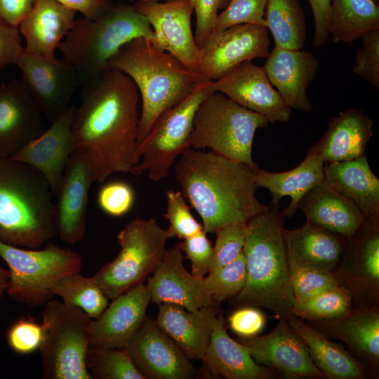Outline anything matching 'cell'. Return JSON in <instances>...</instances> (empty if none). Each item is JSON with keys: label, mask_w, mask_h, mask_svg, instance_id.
Returning <instances> with one entry per match:
<instances>
[{"label": "cell", "mask_w": 379, "mask_h": 379, "mask_svg": "<svg viewBox=\"0 0 379 379\" xmlns=\"http://www.w3.org/2000/svg\"><path fill=\"white\" fill-rule=\"evenodd\" d=\"M81 98L72 121V156L85 165L93 183L113 173H131L137 165L140 119L134 82L109 69L82 86Z\"/></svg>", "instance_id": "cell-1"}, {"label": "cell", "mask_w": 379, "mask_h": 379, "mask_svg": "<svg viewBox=\"0 0 379 379\" xmlns=\"http://www.w3.org/2000/svg\"><path fill=\"white\" fill-rule=\"evenodd\" d=\"M253 170L213 151L188 148L180 155L175 167L177 180L206 232L248 222L271 208L255 197Z\"/></svg>", "instance_id": "cell-2"}, {"label": "cell", "mask_w": 379, "mask_h": 379, "mask_svg": "<svg viewBox=\"0 0 379 379\" xmlns=\"http://www.w3.org/2000/svg\"><path fill=\"white\" fill-rule=\"evenodd\" d=\"M108 69L129 77L140 95L138 147L159 116L184 100L205 79L143 37L135 38L121 47L109 60Z\"/></svg>", "instance_id": "cell-3"}, {"label": "cell", "mask_w": 379, "mask_h": 379, "mask_svg": "<svg viewBox=\"0 0 379 379\" xmlns=\"http://www.w3.org/2000/svg\"><path fill=\"white\" fill-rule=\"evenodd\" d=\"M285 218L271 206L248 221L242 251L246 281L236 299L240 306L265 307L279 318L293 314L295 302L283 235Z\"/></svg>", "instance_id": "cell-4"}, {"label": "cell", "mask_w": 379, "mask_h": 379, "mask_svg": "<svg viewBox=\"0 0 379 379\" xmlns=\"http://www.w3.org/2000/svg\"><path fill=\"white\" fill-rule=\"evenodd\" d=\"M53 193L36 169L0 156V242L36 249L58 234Z\"/></svg>", "instance_id": "cell-5"}, {"label": "cell", "mask_w": 379, "mask_h": 379, "mask_svg": "<svg viewBox=\"0 0 379 379\" xmlns=\"http://www.w3.org/2000/svg\"><path fill=\"white\" fill-rule=\"evenodd\" d=\"M138 37L154 42L149 20L133 4L118 2L95 19H75L58 48L74 67L84 86L109 70V60L124 44Z\"/></svg>", "instance_id": "cell-6"}, {"label": "cell", "mask_w": 379, "mask_h": 379, "mask_svg": "<svg viewBox=\"0 0 379 379\" xmlns=\"http://www.w3.org/2000/svg\"><path fill=\"white\" fill-rule=\"evenodd\" d=\"M269 124L265 116L215 91L197 108L190 146L195 149L209 148L220 156L255 169L258 168L252 157L255 133Z\"/></svg>", "instance_id": "cell-7"}, {"label": "cell", "mask_w": 379, "mask_h": 379, "mask_svg": "<svg viewBox=\"0 0 379 379\" xmlns=\"http://www.w3.org/2000/svg\"><path fill=\"white\" fill-rule=\"evenodd\" d=\"M0 257L9 270L6 293L29 308L46 304L54 296L51 291L54 284L81 272L83 266L79 253L51 243L39 250L0 242Z\"/></svg>", "instance_id": "cell-8"}, {"label": "cell", "mask_w": 379, "mask_h": 379, "mask_svg": "<svg viewBox=\"0 0 379 379\" xmlns=\"http://www.w3.org/2000/svg\"><path fill=\"white\" fill-rule=\"evenodd\" d=\"M171 237L168 229L161 227L154 218L131 220L117 234L119 254L93 279L108 299H114L153 272Z\"/></svg>", "instance_id": "cell-9"}, {"label": "cell", "mask_w": 379, "mask_h": 379, "mask_svg": "<svg viewBox=\"0 0 379 379\" xmlns=\"http://www.w3.org/2000/svg\"><path fill=\"white\" fill-rule=\"evenodd\" d=\"M46 338L39 351L44 379H93L86 356L91 317L82 309L51 298L42 312Z\"/></svg>", "instance_id": "cell-10"}, {"label": "cell", "mask_w": 379, "mask_h": 379, "mask_svg": "<svg viewBox=\"0 0 379 379\" xmlns=\"http://www.w3.org/2000/svg\"><path fill=\"white\" fill-rule=\"evenodd\" d=\"M211 84L212 81L204 79L187 98L159 116L137 148V165L132 174L147 171L153 181L168 175L177 158L191 148L194 115L201 102L213 93Z\"/></svg>", "instance_id": "cell-11"}, {"label": "cell", "mask_w": 379, "mask_h": 379, "mask_svg": "<svg viewBox=\"0 0 379 379\" xmlns=\"http://www.w3.org/2000/svg\"><path fill=\"white\" fill-rule=\"evenodd\" d=\"M339 285L350 293L353 308L378 305L379 215L366 218L346 243L338 270Z\"/></svg>", "instance_id": "cell-12"}, {"label": "cell", "mask_w": 379, "mask_h": 379, "mask_svg": "<svg viewBox=\"0 0 379 379\" xmlns=\"http://www.w3.org/2000/svg\"><path fill=\"white\" fill-rule=\"evenodd\" d=\"M15 65L22 81L50 124L69 107L80 81L74 67L63 58L44 57L22 51Z\"/></svg>", "instance_id": "cell-13"}, {"label": "cell", "mask_w": 379, "mask_h": 379, "mask_svg": "<svg viewBox=\"0 0 379 379\" xmlns=\"http://www.w3.org/2000/svg\"><path fill=\"white\" fill-rule=\"evenodd\" d=\"M270 44L267 28L259 25L240 24L211 33L200 49L197 72L216 80L243 62L267 58Z\"/></svg>", "instance_id": "cell-14"}, {"label": "cell", "mask_w": 379, "mask_h": 379, "mask_svg": "<svg viewBox=\"0 0 379 379\" xmlns=\"http://www.w3.org/2000/svg\"><path fill=\"white\" fill-rule=\"evenodd\" d=\"M124 350L146 379H189L194 374L190 359L150 316Z\"/></svg>", "instance_id": "cell-15"}, {"label": "cell", "mask_w": 379, "mask_h": 379, "mask_svg": "<svg viewBox=\"0 0 379 379\" xmlns=\"http://www.w3.org/2000/svg\"><path fill=\"white\" fill-rule=\"evenodd\" d=\"M239 342L247 348L258 364L276 368L286 378H325L287 318H279L276 327L266 335L241 338Z\"/></svg>", "instance_id": "cell-16"}, {"label": "cell", "mask_w": 379, "mask_h": 379, "mask_svg": "<svg viewBox=\"0 0 379 379\" xmlns=\"http://www.w3.org/2000/svg\"><path fill=\"white\" fill-rule=\"evenodd\" d=\"M133 5L147 18L153 29L154 41L152 44L171 53L187 67L197 72L200 49L196 45L191 27L194 11L192 0L152 1Z\"/></svg>", "instance_id": "cell-17"}, {"label": "cell", "mask_w": 379, "mask_h": 379, "mask_svg": "<svg viewBox=\"0 0 379 379\" xmlns=\"http://www.w3.org/2000/svg\"><path fill=\"white\" fill-rule=\"evenodd\" d=\"M211 88L240 105L265 116L270 124L289 121L288 107L270 82L263 67L251 60L243 62L222 77L212 81Z\"/></svg>", "instance_id": "cell-18"}, {"label": "cell", "mask_w": 379, "mask_h": 379, "mask_svg": "<svg viewBox=\"0 0 379 379\" xmlns=\"http://www.w3.org/2000/svg\"><path fill=\"white\" fill-rule=\"evenodd\" d=\"M22 80L0 84V156L12 158L47 128Z\"/></svg>", "instance_id": "cell-19"}, {"label": "cell", "mask_w": 379, "mask_h": 379, "mask_svg": "<svg viewBox=\"0 0 379 379\" xmlns=\"http://www.w3.org/2000/svg\"><path fill=\"white\" fill-rule=\"evenodd\" d=\"M184 258L178 244L166 249L152 276L147 279L151 302L172 303L189 311L213 305L204 277L188 272L183 265Z\"/></svg>", "instance_id": "cell-20"}, {"label": "cell", "mask_w": 379, "mask_h": 379, "mask_svg": "<svg viewBox=\"0 0 379 379\" xmlns=\"http://www.w3.org/2000/svg\"><path fill=\"white\" fill-rule=\"evenodd\" d=\"M75 107L69 105L43 133L12 157L39 171L49 184L53 197L58 195L65 167L73 152L71 126Z\"/></svg>", "instance_id": "cell-21"}, {"label": "cell", "mask_w": 379, "mask_h": 379, "mask_svg": "<svg viewBox=\"0 0 379 379\" xmlns=\"http://www.w3.org/2000/svg\"><path fill=\"white\" fill-rule=\"evenodd\" d=\"M112 300L91 320L89 344L124 349L146 317L150 295L147 285L140 282Z\"/></svg>", "instance_id": "cell-22"}, {"label": "cell", "mask_w": 379, "mask_h": 379, "mask_svg": "<svg viewBox=\"0 0 379 379\" xmlns=\"http://www.w3.org/2000/svg\"><path fill=\"white\" fill-rule=\"evenodd\" d=\"M319 66V60L311 52L274 47L262 67L288 107L310 112L312 105L307 90Z\"/></svg>", "instance_id": "cell-23"}, {"label": "cell", "mask_w": 379, "mask_h": 379, "mask_svg": "<svg viewBox=\"0 0 379 379\" xmlns=\"http://www.w3.org/2000/svg\"><path fill=\"white\" fill-rule=\"evenodd\" d=\"M283 235L289 270L305 267L335 272L347 239L308 221L295 230L284 228Z\"/></svg>", "instance_id": "cell-24"}, {"label": "cell", "mask_w": 379, "mask_h": 379, "mask_svg": "<svg viewBox=\"0 0 379 379\" xmlns=\"http://www.w3.org/2000/svg\"><path fill=\"white\" fill-rule=\"evenodd\" d=\"M155 320L159 327L192 360H203L208 345L217 310L213 305L195 311L161 303Z\"/></svg>", "instance_id": "cell-25"}, {"label": "cell", "mask_w": 379, "mask_h": 379, "mask_svg": "<svg viewBox=\"0 0 379 379\" xmlns=\"http://www.w3.org/2000/svg\"><path fill=\"white\" fill-rule=\"evenodd\" d=\"M77 11L58 0H35L18 26L26 40V52L54 57L60 42L73 26Z\"/></svg>", "instance_id": "cell-26"}, {"label": "cell", "mask_w": 379, "mask_h": 379, "mask_svg": "<svg viewBox=\"0 0 379 379\" xmlns=\"http://www.w3.org/2000/svg\"><path fill=\"white\" fill-rule=\"evenodd\" d=\"M253 179L258 187H264L271 193V206L274 208H279L282 197H291L289 205L281 211L285 218H291L300 200L324 180V162L312 145L304 160L293 169L274 173L258 167L253 170Z\"/></svg>", "instance_id": "cell-27"}, {"label": "cell", "mask_w": 379, "mask_h": 379, "mask_svg": "<svg viewBox=\"0 0 379 379\" xmlns=\"http://www.w3.org/2000/svg\"><path fill=\"white\" fill-rule=\"evenodd\" d=\"M327 338L339 339L370 367L379 364V312L378 305L353 308L346 316L310 321Z\"/></svg>", "instance_id": "cell-28"}, {"label": "cell", "mask_w": 379, "mask_h": 379, "mask_svg": "<svg viewBox=\"0 0 379 379\" xmlns=\"http://www.w3.org/2000/svg\"><path fill=\"white\" fill-rule=\"evenodd\" d=\"M92 184L85 165L71 155L55 204L58 233L67 244H74L85 235L88 190Z\"/></svg>", "instance_id": "cell-29"}, {"label": "cell", "mask_w": 379, "mask_h": 379, "mask_svg": "<svg viewBox=\"0 0 379 379\" xmlns=\"http://www.w3.org/2000/svg\"><path fill=\"white\" fill-rule=\"evenodd\" d=\"M298 208L304 213L306 221L347 239L356 234L366 218L353 202L325 180L300 200Z\"/></svg>", "instance_id": "cell-30"}, {"label": "cell", "mask_w": 379, "mask_h": 379, "mask_svg": "<svg viewBox=\"0 0 379 379\" xmlns=\"http://www.w3.org/2000/svg\"><path fill=\"white\" fill-rule=\"evenodd\" d=\"M373 121L361 110L348 109L332 118L313 146L324 163L353 159L365 154L373 136Z\"/></svg>", "instance_id": "cell-31"}, {"label": "cell", "mask_w": 379, "mask_h": 379, "mask_svg": "<svg viewBox=\"0 0 379 379\" xmlns=\"http://www.w3.org/2000/svg\"><path fill=\"white\" fill-rule=\"evenodd\" d=\"M324 180L353 202L366 218L379 215V179L372 171L366 154L324 163Z\"/></svg>", "instance_id": "cell-32"}, {"label": "cell", "mask_w": 379, "mask_h": 379, "mask_svg": "<svg viewBox=\"0 0 379 379\" xmlns=\"http://www.w3.org/2000/svg\"><path fill=\"white\" fill-rule=\"evenodd\" d=\"M212 374L228 379H267L273 368L258 364L247 348L227 333L224 321L216 317L203 360Z\"/></svg>", "instance_id": "cell-33"}, {"label": "cell", "mask_w": 379, "mask_h": 379, "mask_svg": "<svg viewBox=\"0 0 379 379\" xmlns=\"http://www.w3.org/2000/svg\"><path fill=\"white\" fill-rule=\"evenodd\" d=\"M291 328L301 338L314 365L328 379H361L366 376L364 365L342 344L331 341L319 330L294 314L287 318Z\"/></svg>", "instance_id": "cell-34"}, {"label": "cell", "mask_w": 379, "mask_h": 379, "mask_svg": "<svg viewBox=\"0 0 379 379\" xmlns=\"http://www.w3.org/2000/svg\"><path fill=\"white\" fill-rule=\"evenodd\" d=\"M379 29V6L372 0H330L328 33L334 43L351 44Z\"/></svg>", "instance_id": "cell-35"}, {"label": "cell", "mask_w": 379, "mask_h": 379, "mask_svg": "<svg viewBox=\"0 0 379 379\" xmlns=\"http://www.w3.org/2000/svg\"><path fill=\"white\" fill-rule=\"evenodd\" d=\"M266 27L274 47L302 50L306 40L305 17L299 0H268L265 12Z\"/></svg>", "instance_id": "cell-36"}, {"label": "cell", "mask_w": 379, "mask_h": 379, "mask_svg": "<svg viewBox=\"0 0 379 379\" xmlns=\"http://www.w3.org/2000/svg\"><path fill=\"white\" fill-rule=\"evenodd\" d=\"M51 291L65 304L82 309L92 319H97L108 305V298L92 277H86L81 272L61 279Z\"/></svg>", "instance_id": "cell-37"}, {"label": "cell", "mask_w": 379, "mask_h": 379, "mask_svg": "<svg viewBox=\"0 0 379 379\" xmlns=\"http://www.w3.org/2000/svg\"><path fill=\"white\" fill-rule=\"evenodd\" d=\"M86 362L95 379H146L124 349L89 344Z\"/></svg>", "instance_id": "cell-38"}, {"label": "cell", "mask_w": 379, "mask_h": 379, "mask_svg": "<svg viewBox=\"0 0 379 379\" xmlns=\"http://www.w3.org/2000/svg\"><path fill=\"white\" fill-rule=\"evenodd\" d=\"M348 291L340 285L326 288L302 301L295 302L292 312L310 321L339 318L352 310Z\"/></svg>", "instance_id": "cell-39"}, {"label": "cell", "mask_w": 379, "mask_h": 379, "mask_svg": "<svg viewBox=\"0 0 379 379\" xmlns=\"http://www.w3.org/2000/svg\"><path fill=\"white\" fill-rule=\"evenodd\" d=\"M207 274L204 277V282L214 302L238 294L246 281V265L243 252L234 261Z\"/></svg>", "instance_id": "cell-40"}, {"label": "cell", "mask_w": 379, "mask_h": 379, "mask_svg": "<svg viewBox=\"0 0 379 379\" xmlns=\"http://www.w3.org/2000/svg\"><path fill=\"white\" fill-rule=\"evenodd\" d=\"M248 231V222H241L227 225L215 233L216 239L208 272L230 263L242 253Z\"/></svg>", "instance_id": "cell-41"}, {"label": "cell", "mask_w": 379, "mask_h": 379, "mask_svg": "<svg viewBox=\"0 0 379 379\" xmlns=\"http://www.w3.org/2000/svg\"><path fill=\"white\" fill-rule=\"evenodd\" d=\"M268 0H230L227 6L218 13L212 33L223 31L240 24L266 27L265 12Z\"/></svg>", "instance_id": "cell-42"}, {"label": "cell", "mask_w": 379, "mask_h": 379, "mask_svg": "<svg viewBox=\"0 0 379 379\" xmlns=\"http://www.w3.org/2000/svg\"><path fill=\"white\" fill-rule=\"evenodd\" d=\"M166 211L164 218L170 224L168 228L172 237L185 239L204 230L192 214L181 192L168 190Z\"/></svg>", "instance_id": "cell-43"}, {"label": "cell", "mask_w": 379, "mask_h": 379, "mask_svg": "<svg viewBox=\"0 0 379 379\" xmlns=\"http://www.w3.org/2000/svg\"><path fill=\"white\" fill-rule=\"evenodd\" d=\"M46 334L45 325L30 317H22L6 331L8 347L16 354H29L39 350Z\"/></svg>", "instance_id": "cell-44"}, {"label": "cell", "mask_w": 379, "mask_h": 379, "mask_svg": "<svg viewBox=\"0 0 379 379\" xmlns=\"http://www.w3.org/2000/svg\"><path fill=\"white\" fill-rule=\"evenodd\" d=\"M295 302L307 299L320 291L339 285L335 272L298 267L290 270Z\"/></svg>", "instance_id": "cell-45"}, {"label": "cell", "mask_w": 379, "mask_h": 379, "mask_svg": "<svg viewBox=\"0 0 379 379\" xmlns=\"http://www.w3.org/2000/svg\"><path fill=\"white\" fill-rule=\"evenodd\" d=\"M135 202V192L131 185L113 181L101 187L97 196L99 208L112 217H121L128 213Z\"/></svg>", "instance_id": "cell-46"}, {"label": "cell", "mask_w": 379, "mask_h": 379, "mask_svg": "<svg viewBox=\"0 0 379 379\" xmlns=\"http://www.w3.org/2000/svg\"><path fill=\"white\" fill-rule=\"evenodd\" d=\"M362 46L357 51L353 72L379 88V29L361 37Z\"/></svg>", "instance_id": "cell-47"}, {"label": "cell", "mask_w": 379, "mask_h": 379, "mask_svg": "<svg viewBox=\"0 0 379 379\" xmlns=\"http://www.w3.org/2000/svg\"><path fill=\"white\" fill-rule=\"evenodd\" d=\"M206 234L203 230L177 244L191 262L192 274L199 277H204L208 273L213 258V246Z\"/></svg>", "instance_id": "cell-48"}, {"label": "cell", "mask_w": 379, "mask_h": 379, "mask_svg": "<svg viewBox=\"0 0 379 379\" xmlns=\"http://www.w3.org/2000/svg\"><path fill=\"white\" fill-rule=\"evenodd\" d=\"M196 15V29L194 34L197 47L201 49L212 33L219 10H224L230 0H192Z\"/></svg>", "instance_id": "cell-49"}, {"label": "cell", "mask_w": 379, "mask_h": 379, "mask_svg": "<svg viewBox=\"0 0 379 379\" xmlns=\"http://www.w3.org/2000/svg\"><path fill=\"white\" fill-rule=\"evenodd\" d=\"M231 330L241 338H251L260 333L265 327V318L262 312L252 306L234 312L228 318Z\"/></svg>", "instance_id": "cell-50"}, {"label": "cell", "mask_w": 379, "mask_h": 379, "mask_svg": "<svg viewBox=\"0 0 379 379\" xmlns=\"http://www.w3.org/2000/svg\"><path fill=\"white\" fill-rule=\"evenodd\" d=\"M23 50L18 27L0 18V69L15 65Z\"/></svg>", "instance_id": "cell-51"}, {"label": "cell", "mask_w": 379, "mask_h": 379, "mask_svg": "<svg viewBox=\"0 0 379 379\" xmlns=\"http://www.w3.org/2000/svg\"><path fill=\"white\" fill-rule=\"evenodd\" d=\"M309 2L312 7L314 21L313 45L321 46L326 43L329 36L330 0H309Z\"/></svg>", "instance_id": "cell-52"}, {"label": "cell", "mask_w": 379, "mask_h": 379, "mask_svg": "<svg viewBox=\"0 0 379 379\" xmlns=\"http://www.w3.org/2000/svg\"><path fill=\"white\" fill-rule=\"evenodd\" d=\"M35 0H0V18L18 27L32 8Z\"/></svg>", "instance_id": "cell-53"}, {"label": "cell", "mask_w": 379, "mask_h": 379, "mask_svg": "<svg viewBox=\"0 0 379 379\" xmlns=\"http://www.w3.org/2000/svg\"><path fill=\"white\" fill-rule=\"evenodd\" d=\"M66 6L80 12L84 17L95 19L114 4L113 0H58Z\"/></svg>", "instance_id": "cell-54"}, {"label": "cell", "mask_w": 379, "mask_h": 379, "mask_svg": "<svg viewBox=\"0 0 379 379\" xmlns=\"http://www.w3.org/2000/svg\"><path fill=\"white\" fill-rule=\"evenodd\" d=\"M9 280V270L0 265V300L4 296Z\"/></svg>", "instance_id": "cell-55"}, {"label": "cell", "mask_w": 379, "mask_h": 379, "mask_svg": "<svg viewBox=\"0 0 379 379\" xmlns=\"http://www.w3.org/2000/svg\"><path fill=\"white\" fill-rule=\"evenodd\" d=\"M134 1V4H140L147 2H152V1H159L160 0H132ZM165 1H171V0H164Z\"/></svg>", "instance_id": "cell-56"}]
</instances>
